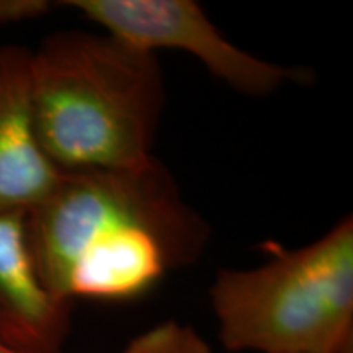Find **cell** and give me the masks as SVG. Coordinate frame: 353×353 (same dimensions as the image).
Wrapping results in <instances>:
<instances>
[{
	"mask_svg": "<svg viewBox=\"0 0 353 353\" xmlns=\"http://www.w3.org/2000/svg\"><path fill=\"white\" fill-rule=\"evenodd\" d=\"M39 275L65 301H125L203 254L208 228L165 167L63 174L26 211Z\"/></svg>",
	"mask_w": 353,
	"mask_h": 353,
	"instance_id": "cell-1",
	"label": "cell"
},
{
	"mask_svg": "<svg viewBox=\"0 0 353 353\" xmlns=\"http://www.w3.org/2000/svg\"><path fill=\"white\" fill-rule=\"evenodd\" d=\"M39 144L63 174L125 170L152 161L164 110L154 52L108 33L56 32L32 51Z\"/></svg>",
	"mask_w": 353,
	"mask_h": 353,
	"instance_id": "cell-2",
	"label": "cell"
},
{
	"mask_svg": "<svg viewBox=\"0 0 353 353\" xmlns=\"http://www.w3.org/2000/svg\"><path fill=\"white\" fill-rule=\"evenodd\" d=\"M231 352L353 353V219L252 268L221 270L210 290Z\"/></svg>",
	"mask_w": 353,
	"mask_h": 353,
	"instance_id": "cell-3",
	"label": "cell"
},
{
	"mask_svg": "<svg viewBox=\"0 0 353 353\" xmlns=\"http://www.w3.org/2000/svg\"><path fill=\"white\" fill-rule=\"evenodd\" d=\"M139 50H179L245 95H268L299 72L260 59L228 41L193 0H68L63 2Z\"/></svg>",
	"mask_w": 353,
	"mask_h": 353,
	"instance_id": "cell-4",
	"label": "cell"
},
{
	"mask_svg": "<svg viewBox=\"0 0 353 353\" xmlns=\"http://www.w3.org/2000/svg\"><path fill=\"white\" fill-rule=\"evenodd\" d=\"M72 304L39 275L25 211H0V342L30 353H61Z\"/></svg>",
	"mask_w": 353,
	"mask_h": 353,
	"instance_id": "cell-5",
	"label": "cell"
},
{
	"mask_svg": "<svg viewBox=\"0 0 353 353\" xmlns=\"http://www.w3.org/2000/svg\"><path fill=\"white\" fill-rule=\"evenodd\" d=\"M32 51L0 46V211H30L59 182L34 125Z\"/></svg>",
	"mask_w": 353,
	"mask_h": 353,
	"instance_id": "cell-6",
	"label": "cell"
},
{
	"mask_svg": "<svg viewBox=\"0 0 353 353\" xmlns=\"http://www.w3.org/2000/svg\"><path fill=\"white\" fill-rule=\"evenodd\" d=\"M121 353H213L195 327L167 321L136 335Z\"/></svg>",
	"mask_w": 353,
	"mask_h": 353,
	"instance_id": "cell-7",
	"label": "cell"
},
{
	"mask_svg": "<svg viewBox=\"0 0 353 353\" xmlns=\"http://www.w3.org/2000/svg\"><path fill=\"white\" fill-rule=\"evenodd\" d=\"M54 3L48 0H0V25L32 21L51 12Z\"/></svg>",
	"mask_w": 353,
	"mask_h": 353,
	"instance_id": "cell-8",
	"label": "cell"
},
{
	"mask_svg": "<svg viewBox=\"0 0 353 353\" xmlns=\"http://www.w3.org/2000/svg\"><path fill=\"white\" fill-rule=\"evenodd\" d=\"M0 353H30V352L19 350V348H13L10 345H7V343L0 342Z\"/></svg>",
	"mask_w": 353,
	"mask_h": 353,
	"instance_id": "cell-9",
	"label": "cell"
}]
</instances>
